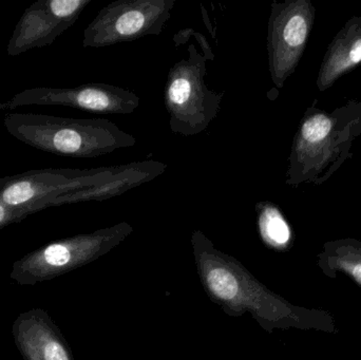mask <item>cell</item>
<instances>
[{
  "mask_svg": "<svg viewBox=\"0 0 361 360\" xmlns=\"http://www.w3.org/2000/svg\"><path fill=\"white\" fill-rule=\"evenodd\" d=\"M197 276L206 295L227 316L248 313L267 333L296 329L338 333L336 321L328 311L294 306L267 289L239 260L214 247L201 230L190 238Z\"/></svg>",
  "mask_w": 361,
  "mask_h": 360,
  "instance_id": "cell-1",
  "label": "cell"
},
{
  "mask_svg": "<svg viewBox=\"0 0 361 360\" xmlns=\"http://www.w3.org/2000/svg\"><path fill=\"white\" fill-rule=\"evenodd\" d=\"M361 137V99L326 111L317 101L305 110L293 139L286 185L320 186L353 158L354 143Z\"/></svg>",
  "mask_w": 361,
  "mask_h": 360,
  "instance_id": "cell-2",
  "label": "cell"
},
{
  "mask_svg": "<svg viewBox=\"0 0 361 360\" xmlns=\"http://www.w3.org/2000/svg\"><path fill=\"white\" fill-rule=\"evenodd\" d=\"M4 128L23 144L69 158L92 159L137 144L133 135L105 118L8 113Z\"/></svg>",
  "mask_w": 361,
  "mask_h": 360,
  "instance_id": "cell-3",
  "label": "cell"
},
{
  "mask_svg": "<svg viewBox=\"0 0 361 360\" xmlns=\"http://www.w3.org/2000/svg\"><path fill=\"white\" fill-rule=\"evenodd\" d=\"M133 232V225L121 222L89 234L48 243L16 260L13 263L10 279L20 285H35L52 280L109 253Z\"/></svg>",
  "mask_w": 361,
  "mask_h": 360,
  "instance_id": "cell-4",
  "label": "cell"
},
{
  "mask_svg": "<svg viewBox=\"0 0 361 360\" xmlns=\"http://www.w3.org/2000/svg\"><path fill=\"white\" fill-rule=\"evenodd\" d=\"M214 55L197 51L189 44L188 57L177 61L169 70L164 89V104L171 131L183 137L203 132L216 118L225 91L210 90L205 82L207 61Z\"/></svg>",
  "mask_w": 361,
  "mask_h": 360,
  "instance_id": "cell-5",
  "label": "cell"
},
{
  "mask_svg": "<svg viewBox=\"0 0 361 360\" xmlns=\"http://www.w3.org/2000/svg\"><path fill=\"white\" fill-rule=\"evenodd\" d=\"M116 166L91 169H33L0 178V202L30 213L48 209L54 199L103 183Z\"/></svg>",
  "mask_w": 361,
  "mask_h": 360,
  "instance_id": "cell-6",
  "label": "cell"
},
{
  "mask_svg": "<svg viewBox=\"0 0 361 360\" xmlns=\"http://www.w3.org/2000/svg\"><path fill=\"white\" fill-rule=\"evenodd\" d=\"M176 0H118L104 6L84 31L85 48H105L158 36L166 27Z\"/></svg>",
  "mask_w": 361,
  "mask_h": 360,
  "instance_id": "cell-7",
  "label": "cell"
},
{
  "mask_svg": "<svg viewBox=\"0 0 361 360\" xmlns=\"http://www.w3.org/2000/svg\"><path fill=\"white\" fill-rule=\"evenodd\" d=\"M311 0H286L271 4L267 53L271 82L277 89L293 75L302 58L315 21Z\"/></svg>",
  "mask_w": 361,
  "mask_h": 360,
  "instance_id": "cell-8",
  "label": "cell"
},
{
  "mask_svg": "<svg viewBox=\"0 0 361 360\" xmlns=\"http://www.w3.org/2000/svg\"><path fill=\"white\" fill-rule=\"evenodd\" d=\"M141 99L133 91L110 84L80 85L72 88L37 87L17 93L0 104V109L13 110L23 106H63L99 114H130Z\"/></svg>",
  "mask_w": 361,
  "mask_h": 360,
  "instance_id": "cell-9",
  "label": "cell"
},
{
  "mask_svg": "<svg viewBox=\"0 0 361 360\" xmlns=\"http://www.w3.org/2000/svg\"><path fill=\"white\" fill-rule=\"evenodd\" d=\"M92 0H38L23 13L8 40V56L53 44Z\"/></svg>",
  "mask_w": 361,
  "mask_h": 360,
  "instance_id": "cell-10",
  "label": "cell"
},
{
  "mask_svg": "<svg viewBox=\"0 0 361 360\" xmlns=\"http://www.w3.org/2000/svg\"><path fill=\"white\" fill-rule=\"evenodd\" d=\"M12 335L23 360H74L61 330L42 309L19 314Z\"/></svg>",
  "mask_w": 361,
  "mask_h": 360,
  "instance_id": "cell-11",
  "label": "cell"
},
{
  "mask_svg": "<svg viewBox=\"0 0 361 360\" xmlns=\"http://www.w3.org/2000/svg\"><path fill=\"white\" fill-rule=\"evenodd\" d=\"M167 164L156 160L141 161L129 164L118 165L114 173L103 183L86 190L69 192L54 199L49 207L71 203L103 202L114 197L122 196L125 192L137 186L157 179L167 170Z\"/></svg>",
  "mask_w": 361,
  "mask_h": 360,
  "instance_id": "cell-12",
  "label": "cell"
},
{
  "mask_svg": "<svg viewBox=\"0 0 361 360\" xmlns=\"http://www.w3.org/2000/svg\"><path fill=\"white\" fill-rule=\"evenodd\" d=\"M361 63V17L354 16L335 35L318 72L320 92L330 89L339 78L356 69Z\"/></svg>",
  "mask_w": 361,
  "mask_h": 360,
  "instance_id": "cell-13",
  "label": "cell"
},
{
  "mask_svg": "<svg viewBox=\"0 0 361 360\" xmlns=\"http://www.w3.org/2000/svg\"><path fill=\"white\" fill-rule=\"evenodd\" d=\"M317 264L328 278L339 274L349 277L361 287V241L353 238L328 241L317 255Z\"/></svg>",
  "mask_w": 361,
  "mask_h": 360,
  "instance_id": "cell-14",
  "label": "cell"
},
{
  "mask_svg": "<svg viewBox=\"0 0 361 360\" xmlns=\"http://www.w3.org/2000/svg\"><path fill=\"white\" fill-rule=\"evenodd\" d=\"M256 213L263 244L279 253L290 251L294 244V232L279 206L269 201H261L256 204Z\"/></svg>",
  "mask_w": 361,
  "mask_h": 360,
  "instance_id": "cell-15",
  "label": "cell"
},
{
  "mask_svg": "<svg viewBox=\"0 0 361 360\" xmlns=\"http://www.w3.org/2000/svg\"><path fill=\"white\" fill-rule=\"evenodd\" d=\"M30 215L31 213L29 211H23V209H11V207L6 206L4 203L0 202V230L6 226L10 225V224L25 219Z\"/></svg>",
  "mask_w": 361,
  "mask_h": 360,
  "instance_id": "cell-16",
  "label": "cell"
}]
</instances>
